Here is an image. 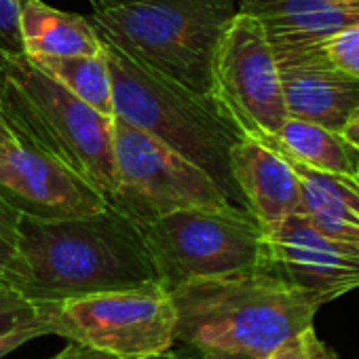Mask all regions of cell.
<instances>
[{"label":"cell","instance_id":"f546056e","mask_svg":"<svg viewBox=\"0 0 359 359\" xmlns=\"http://www.w3.org/2000/svg\"><path fill=\"white\" fill-rule=\"evenodd\" d=\"M89 3L93 5V11H104V9H110V7L133 3V0H89Z\"/></svg>","mask_w":359,"mask_h":359},{"label":"cell","instance_id":"f1b7e54d","mask_svg":"<svg viewBox=\"0 0 359 359\" xmlns=\"http://www.w3.org/2000/svg\"><path fill=\"white\" fill-rule=\"evenodd\" d=\"M348 140H353L355 144H359V110L342 125V129H340Z\"/></svg>","mask_w":359,"mask_h":359},{"label":"cell","instance_id":"4dcf8cb0","mask_svg":"<svg viewBox=\"0 0 359 359\" xmlns=\"http://www.w3.org/2000/svg\"><path fill=\"white\" fill-rule=\"evenodd\" d=\"M330 3H336V5H359V0H330Z\"/></svg>","mask_w":359,"mask_h":359},{"label":"cell","instance_id":"3957f363","mask_svg":"<svg viewBox=\"0 0 359 359\" xmlns=\"http://www.w3.org/2000/svg\"><path fill=\"white\" fill-rule=\"evenodd\" d=\"M239 0H133L93 11L97 34L131 60L212 100V62Z\"/></svg>","mask_w":359,"mask_h":359},{"label":"cell","instance_id":"e0dca14e","mask_svg":"<svg viewBox=\"0 0 359 359\" xmlns=\"http://www.w3.org/2000/svg\"><path fill=\"white\" fill-rule=\"evenodd\" d=\"M262 142L306 167L359 177V144L348 140L340 129L287 116L281 129Z\"/></svg>","mask_w":359,"mask_h":359},{"label":"cell","instance_id":"7a4b0ae2","mask_svg":"<svg viewBox=\"0 0 359 359\" xmlns=\"http://www.w3.org/2000/svg\"><path fill=\"white\" fill-rule=\"evenodd\" d=\"M169 294L175 306V342L256 359H266L311 327L325 304L271 271L191 281Z\"/></svg>","mask_w":359,"mask_h":359},{"label":"cell","instance_id":"d6986e66","mask_svg":"<svg viewBox=\"0 0 359 359\" xmlns=\"http://www.w3.org/2000/svg\"><path fill=\"white\" fill-rule=\"evenodd\" d=\"M319 45L334 68L359 81V22L325 36Z\"/></svg>","mask_w":359,"mask_h":359},{"label":"cell","instance_id":"cb8c5ba5","mask_svg":"<svg viewBox=\"0 0 359 359\" xmlns=\"http://www.w3.org/2000/svg\"><path fill=\"white\" fill-rule=\"evenodd\" d=\"M47 334H49V327L45 325V321L41 317L34 323H24V325L11 327L7 332H0V359L7 357L13 351H18L20 346L28 344L30 340L47 336Z\"/></svg>","mask_w":359,"mask_h":359},{"label":"cell","instance_id":"44dd1931","mask_svg":"<svg viewBox=\"0 0 359 359\" xmlns=\"http://www.w3.org/2000/svg\"><path fill=\"white\" fill-rule=\"evenodd\" d=\"M0 53L26 55L22 39V0H0Z\"/></svg>","mask_w":359,"mask_h":359},{"label":"cell","instance_id":"4316f807","mask_svg":"<svg viewBox=\"0 0 359 359\" xmlns=\"http://www.w3.org/2000/svg\"><path fill=\"white\" fill-rule=\"evenodd\" d=\"M11 66H13V57L0 53V118H3V112H5V95H7L9 81H11Z\"/></svg>","mask_w":359,"mask_h":359},{"label":"cell","instance_id":"9a60e30c","mask_svg":"<svg viewBox=\"0 0 359 359\" xmlns=\"http://www.w3.org/2000/svg\"><path fill=\"white\" fill-rule=\"evenodd\" d=\"M285 158L298 177L300 214L323 235L359 243V177L319 171Z\"/></svg>","mask_w":359,"mask_h":359},{"label":"cell","instance_id":"30bf717a","mask_svg":"<svg viewBox=\"0 0 359 359\" xmlns=\"http://www.w3.org/2000/svg\"><path fill=\"white\" fill-rule=\"evenodd\" d=\"M262 233L266 271L323 302L359 290V243L323 235L302 214H292Z\"/></svg>","mask_w":359,"mask_h":359},{"label":"cell","instance_id":"52a82bcc","mask_svg":"<svg viewBox=\"0 0 359 359\" xmlns=\"http://www.w3.org/2000/svg\"><path fill=\"white\" fill-rule=\"evenodd\" d=\"M34 306L49 334L97 351L154 357L175 346V306L163 283Z\"/></svg>","mask_w":359,"mask_h":359},{"label":"cell","instance_id":"6da1fadb","mask_svg":"<svg viewBox=\"0 0 359 359\" xmlns=\"http://www.w3.org/2000/svg\"><path fill=\"white\" fill-rule=\"evenodd\" d=\"M0 281L32 304L161 283L142 229L112 205L74 218L20 216L18 250Z\"/></svg>","mask_w":359,"mask_h":359},{"label":"cell","instance_id":"83f0119b","mask_svg":"<svg viewBox=\"0 0 359 359\" xmlns=\"http://www.w3.org/2000/svg\"><path fill=\"white\" fill-rule=\"evenodd\" d=\"M18 144H20V140L15 137V133L11 131V127L3 118H0V154L11 150V148H15Z\"/></svg>","mask_w":359,"mask_h":359},{"label":"cell","instance_id":"d4e9b609","mask_svg":"<svg viewBox=\"0 0 359 359\" xmlns=\"http://www.w3.org/2000/svg\"><path fill=\"white\" fill-rule=\"evenodd\" d=\"M47 359H177V357H175L173 348L169 353L154 355V357H121V355L97 351V348H91V346L79 344V342H68L60 353H55V355H51Z\"/></svg>","mask_w":359,"mask_h":359},{"label":"cell","instance_id":"7402d4cb","mask_svg":"<svg viewBox=\"0 0 359 359\" xmlns=\"http://www.w3.org/2000/svg\"><path fill=\"white\" fill-rule=\"evenodd\" d=\"M34 321H39L36 306L0 281V332Z\"/></svg>","mask_w":359,"mask_h":359},{"label":"cell","instance_id":"5b68a950","mask_svg":"<svg viewBox=\"0 0 359 359\" xmlns=\"http://www.w3.org/2000/svg\"><path fill=\"white\" fill-rule=\"evenodd\" d=\"M3 121L20 142L49 152L110 197L116 187L114 116L81 102L28 55L13 60Z\"/></svg>","mask_w":359,"mask_h":359},{"label":"cell","instance_id":"2e32d148","mask_svg":"<svg viewBox=\"0 0 359 359\" xmlns=\"http://www.w3.org/2000/svg\"><path fill=\"white\" fill-rule=\"evenodd\" d=\"M22 39L28 57L95 55L104 39L83 15L60 11L43 0H22Z\"/></svg>","mask_w":359,"mask_h":359},{"label":"cell","instance_id":"ba28073f","mask_svg":"<svg viewBox=\"0 0 359 359\" xmlns=\"http://www.w3.org/2000/svg\"><path fill=\"white\" fill-rule=\"evenodd\" d=\"M114 165L116 187L106 201L140 229L177 210L237 205L201 167L116 116Z\"/></svg>","mask_w":359,"mask_h":359},{"label":"cell","instance_id":"484cf974","mask_svg":"<svg viewBox=\"0 0 359 359\" xmlns=\"http://www.w3.org/2000/svg\"><path fill=\"white\" fill-rule=\"evenodd\" d=\"M175 351V348H173ZM177 359H256L252 355H243V353H226V351H212V348H195V346H187L182 351H175Z\"/></svg>","mask_w":359,"mask_h":359},{"label":"cell","instance_id":"8fae6325","mask_svg":"<svg viewBox=\"0 0 359 359\" xmlns=\"http://www.w3.org/2000/svg\"><path fill=\"white\" fill-rule=\"evenodd\" d=\"M0 199L20 216L41 220L87 216L108 208L106 197L87 180L28 142L0 154Z\"/></svg>","mask_w":359,"mask_h":359},{"label":"cell","instance_id":"603a6c76","mask_svg":"<svg viewBox=\"0 0 359 359\" xmlns=\"http://www.w3.org/2000/svg\"><path fill=\"white\" fill-rule=\"evenodd\" d=\"M18 224L20 214L0 199V277L11 264L18 250Z\"/></svg>","mask_w":359,"mask_h":359},{"label":"cell","instance_id":"9c48e42d","mask_svg":"<svg viewBox=\"0 0 359 359\" xmlns=\"http://www.w3.org/2000/svg\"><path fill=\"white\" fill-rule=\"evenodd\" d=\"M212 102L241 135L266 140L287 118L273 47L262 26L237 11L212 62Z\"/></svg>","mask_w":359,"mask_h":359},{"label":"cell","instance_id":"ac0fdd59","mask_svg":"<svg viewBox=\"0 0 359 359\" xmlns=\"http://www.w3.org/2000/svg\"><path fill=\"white\" fill-rule=\"evenodd\" d=\"M32 60V57H30ZM43 72L66 87L81 102L89 104L102 114L114 116L112 81L106 51L95 55H70V57H34Z\"/></svg>","mask_w":359,"mask_h":359},{"label":"cell","instance_id":"4fadbf2b","mask_svg":"<svg viewBox=\"0 0 359 359\" xmlns=\"http://www.w3.org/2000/svg\"><path fill=\"white\" fill-rule=\"evenodd\" d=\"M231 175L245 210L262 229L300 214V187L287 158L256 137H239L231 148Z\"/></svg>","mask_w":359,"mask_h":359},{"label":"cell","instance_id":"ffe728a7","mask_svg":"<svg viewBox=\"0 0 359 359\" xmlns=\"http://www.w3.org/2000/svg\"><path fill=\"white\" fill-rule=\"evenodd\" d=\"M266 359H338V355L311 325L277 346Z\"/></svg>","mask_w":359,"mask_h":359},{"label":"cell","instance_id":"7c38bea8","mask_svg":"<svg viewBox=\"0 0 359 359\" xmlns=\"http://www.w3.org/2000/svg\"><path fill=\"white\" fill-rule=\"evenodd\" d=\"M319 43H271L287 116L342 129L359 110V81L334 68Z\"/></svg>","mask_w":359,"mask_h":359},{"label":"cell","instance_id":"5bb4252c","mask_svg":"<svg viewBox=\"0 0 359 359\" xmlns=\"http://www.w3.org/2000/svg\"><path fill=\"white\" fill-rule=\"evenodd\" d=\"M239 11L252 15L271 43H306L359 22V5L330 0H239Z\"/></svg>","mask_w":359,"mask_h":359},{"label":"cell","instance_id":"277c9868","mask_svg":"<svg viewBox=\"0 0 359 359\" xmlns=\"http://www.w3.org/2000/svg\"><path fill=\"white\" fill-rule=\"evenodd\" d=\"M112 81L114 116L156 137L205 173L241 208L231 175V148L241 137L212 100L142 66L104 41Z\"/></svg>","mask_w":359,"mask_h":359},{"label":"cell","instance_id":"8992f818","mask_svg":"<svg viewBox=\"0 0 359 359\" xmlns=\"http://www.w3.org/2000/svg\"><path fill=\"white\" fill-rule=\"evenodd\" d=\"M142 233L167 290L266 271L262 226L241 205L177 210L142 226Z\"/></svg>","mask_w":359,"mask_h":359}]
</instances>
